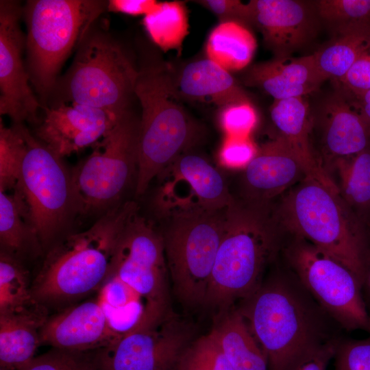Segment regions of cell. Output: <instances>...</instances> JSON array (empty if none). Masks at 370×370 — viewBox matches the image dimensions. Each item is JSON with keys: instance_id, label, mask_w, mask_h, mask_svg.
Listing matches in <instances>:
<instances>
[{"instance_id": "1", "label": "cell", "mask_w": 370, "mask_h": 370, "mask_svg": "<svg viewBox=\"0 0 370 370\" xmlns=\"http://www.w3.org/2000/svg\"><path fill=\"white\" fill-rule=\"evenodd\" d=\"M236 309L265 354L269 370H290L306 354L339 336L333 328L337 324L291 270L271 274Z\"/></svg>"}, {"instance_id": "2", "label": "cell", "mask_w": 370, "mask_h": 370, "mask_svg": "<svg viewBox=\"0 0 370 370\" xmlns=\"http://www.w3.org/2000/svg\"><path fill=\"white\" fill-rule=\"evenodd\" d=\"M136 210L134 201L119 204L88 229L51 247L31 284L34 299L47 307L99 291L109 276L123 231Z\"/></svg>"}, {"instance_id": "3", "label": "cell", "mask_w": 370, "mask_h": 370, "mask_svg": "<svg viewBox=\"0 0 370 370\" xmlns=\"http://www.w3.org/2000/svg\"><path fill=\"white\" fill-rule=\"evenodd\" d=\"M269 212L267 201L245 198H234L227 208L204 306L223 313L260 286L280 246Z\"/></svg>"}, {"instance_id": "4", "label": "cell", "mask_w": 370, "mask_h": 370, "mask_svg": "<svg viewBox=\"0 0 370 370\" xmlns=\"http://www.w3.org/2000/svg\"><path fill=\"white\" fill-rule=\"evenodd\" d=\"M175 77L165 63L149 60L138 69L134 96L141 106L138 122L136 196L195 140L197 129L179 102Z\"/></svg>"}, {"instance_id": "5", "label": "cell", "mask_w": 370, "mask_h": 370, "mask_svg": "<svg viewBox=\"0 0 370 370\" xmlns=\"http://www.w3.org/2000/svg\"><path fill=\"white\" fill-rule=\"evenodd\" d=\"M281 214L295 234L347 268L363 286L370 258L367 226L339 197L338 189L305 176Z\"/></svg>"}, {"instance_id": "6", "label": "cell", "mask_w": 370, "mask_h": 370, "mask_svg": "<svg viewBox=\"0 0 370 370\" xmlns=\"http://www.w3.org/2000/svg\"><path fill=\"white\" fill-rule=\"evenodd\" d=\"M99 0H31L23 8L27 26V71L37 92L47 99L68 56L107 10Z\"/></svg>"}, {"instance_id": "7", "label": "cell", "mask_w": 370, "mask_h": 370, "mask_svg": "<svg viewBox=\"0 0 370 370\" xmlns=\"http://www.w3.org/2000/svg\"><path fill=\"white\" fill-rule=\"evenodd\" d=\"M227 208L161 217L160 233L172 288L186 306H204Z\"/></svg>"}, {"instance_id": "8", "label": "cell", "mask_w": 370, "mask_h": 370, "mask_svg": "<svg viewBox=\"0 0 370 370\" xmlns=\"http://www.w3.org/2000/svg\"><path fill=\"white\" fill-rule=\"evenodd\" d=\"M138 69L123 48L103 33L90 32L74 61L57 82L62 101H69L119 115L129 112Z\"/></svg>"}, {"instance_id": "9", "label": "cell", "mask_w": 370, "mask_h": 370, "mask_svg": "<svg viewBox=\"0 0 370 370\" xmlns=\"http://www.w3.org/2000/svg\"><path fill=\"white\" fill-rule=\"evenodd\" d=\"M138 134V123L127 112L71 172L75 213L106 212L119 204L136 179Z\"/></svg>"}, {"instance_id": "10", "label": "cell", "mask_w": 370, "mask_h": 370, "mask_svg": "<svg viewBox=\"0 0 370 370\" xmlns=\"http://www.w3.org/2000/svg\"><path fill=\"white\" fill-rule=\"evenodd\" d=\"M26 151L14 189L43 249L75 213L71 173L56 155L25 127Z\"/></svg>"}, {"instance_id": "11", "label": "cell", "mask_w": 370, "mask_h": 370, "mask_svg": "<svg viewBox=\"0 0 370 370\" xmlns=\"http://www.w3.org/2000/svg\"><path fill=\"white\" fill-rule=\"evenodd\" d=\"M284 254L290 270L338 326L370 334L362 286L347 268L297 236L285 248Z\"/></svg>"}, {"instance_id": "12", "label": "cell", "mask_w": 370, "mask_h": 370, "mask_svg": "<svg viewBox=\"0 0 370 370\" xmlns=\"http://www.w3.org/2000/svg\"><path fill=\"white\" fill-rule=\"evenodd\" d=\"M168 273L160 231L137 210L121 236L109 275L117 278L144 299L149 325L171 312Z\"/></svg>"}, {"instance_id": "13", "label": "cell", "mask_w": 370, "mask_h": 370, "mask_svg": "<svg viewBox=\"0 0 370 370\" xmlns=\"http://www.w3.org/2000/svg\"><path fill=\"white\" fill-rule=\"evenodd\" d=\"M154 206L160 217L225 209L233 201L223 174L203 156L185 152L158 176Z\"/></svg>"}, {"instance_id": "14", "label": "cell", "mask_w": 370, "mask_h": 370, "mask_svg": "<svg viewBox=\"0 0 370 370\" xmlns=\"http://www.w3.org/2000/svg\"><path fill=\"white\" fill-rule=\"evenodd\" d=\"M193 340L192 328L171 312L158 324L132 330L100 349L99 370H171Z\"/></svg>"}, {"instance_id": "15", "label": "cell", "mask_w": 370, "mask_h": 370, "mask_svg": "<svg viewBox=\"0 0 370 370\" xmlns=\"http://www.w3.org/2000/svg\"><path fill=\"white\" fill-rule=\"evenodd\" d=\"M23 8L13 0L0 1V114L14 124L39 122L41 105L32 91L23 52L25 36L21 29Z\"/></svg>"}, {"instance_id": "16", "label": "cell", "mask_w": 370, "mask_h": 370, "mask_svg": "<svg viewBox=\"0 0 370 370\" xmlns=\"http://www.w3.org/2000/svg\"><path fill=\"white\" fill-rule=\"evenodd\" d=\"M124 114L75 103H58L45 108L36 137L62 158L92 146Z\"/></svg>"}, {"instance_id": "17", "label": "cell", "mask_w": 370, "mask_h": 370, "mask_svg": "<svg viewBox=\"0 0 370 370\" xmlns=\"http://www.w3.org/2000/svg\"><path fill=\"white\" fill-rule=\"evenodd\" d=\"M247 4L248 23L260 30L275 59H286L312 38L314 6L296 0H252Z\"/></svg>"}, {"instance_id": "18", "label": "cell", "mask_w": 370, "mask_h": 370, "mask_svg": "<svg viewBox=\"0 0 370 370\" xmlns=\"http://www.w3.org/2000/svg\"><path fill=\"white\" fill-rule=\"evenodd\" d=\"M120 337L111 328L97 298L48 317L40 330L42 343L79 352L100 350Z\"/></svg>"}, {"instance_id": "19", "label": "cell", "mask_w": 370, "mask_h": 370, "mask_svg": "<svg viewBox=\"0 0 370 370\" xmlns=\"http://www.w3.org/2000/svg\"><path fill=\"white\" fill-rule=\"evenodd\" d=\"M306 176L300 160L280 137L264 144L245 168V199L267 201Z\"/></svg>"}, {"instance_id": "20", "label": "cell", "mask_w": 370, "mask_h": 370, "mask_svg": "<svg viewBox=\"0 0 370 370\" xmlns=\"http://www.w3.org/2000/svg\"><path fill=\"white\" fill-rule=\"evenodd\" d=\"M245 82L263 90L274 100L304 97L325 80L319 73L313 54L293 60H278L251 66Z\"/></svg>"}, {"instance_id": "21", "label": "cell", "mask_w": 370, "mask_h": 370, "mask_svg": "<svg viewBox=\"0 0 370 370\" xmlns=\"http://www.w3.org/2000/svg\"><path fill=\"white\" fill-rule=\"evenodd\" d=\"M47 318V307L38 302L21 310L0 313V367L16 370L35 357Z\"/></svg>"}, {"instance_id": "22", "label": "cell", "mask_w": 370, "mask_h": 370, "mask_svg": "<svg viewBox=\"0 0 370 370\" xmlns=\"http://www.w3.org/2000/svg\"><path fill=\"white\" fill-rule=\"evenodd\" d=\"M271 118L280 136L297 156L306 176L338 189L318 162L310 142L311 120L309 107L303 97L275 100Z\"/></svg>"}, {"instance_id": "23", "label": "cell", "mask_w": 370, "mask_h": 370, "mask_svg": "<svg viewBox=\"0 0 370 370\" xmlns=\"http://www.w3.org/2000/svg\"><path fill=\"white\" fill-rule=\"evenodd\" d=\"M323 107V141L327 155L336 161L370 147V136L358 108L344 95L334 94Z\"/></svg>"}, {"instance_id": "24", "label": "cell", "mask_w": 370, "mask_h": 370, "mask_svg": "<svg viewBox=\"0 0 370 370\" xmlns=\"http://www.w3.org/2000/svg\"><path fill=\"white\" fill-rule=\"evenodd\" d=\"M179 95L208 99L222 107L249 99L230 72L208 58L188 64L175 77Z\"/></svg>"}, {"instance_id": "25", "label": "cell", "mask_w": 370, "mask_h": 370, "mask_svg": "<svg viewBox=\"0 0 370 370\" xmlns=\"http://www.w3.org/2000/svg\"><path fill=\"white\" fill-rule=\"evenodd\" d=\"M211 332L234 370H269L265 354L236 308L221 313Z\"/></svg>"}, {"instance_id": "26", "label": "cell", "mask_w": 370, "mask_h": 370, "mask_svg": "<svg viewBox=\"0 0 370 370\" xmlns=\"http://www.w3.org/2000/svg\"><path fill=\"white\" fill-rule=\"evenodd\" d=\"M1 251L21 260L36 256L43 247L29 221L21 197L14 190L12 195L0 191Z\"/></svg>"}, {"instance_id": "27", "label": "cell", "mask_w": 370, "mask_h": 370, "mask_svg": "<svg viewBox=\"0 0 370 370\" xmlns=\"http://www.w3.org/2000/svg\"><path fill=\"white\" fill-rule=\"evenodd\" d=\"M99 300L109 323L121 337L139 328H149L144 299L117 278L109 275L98 291Z\"/></svg>"}, {"instance_id": "28", "label": "cell", "mask_w": 370, "mask_h": 370, "mask_svg": "<svg viewBox=\"0 0 370 370\" xmlns=\"http://www.w3.org/2000/svg\"><path fill=\"white\" fill-rule=\"evenodd\" d=\"M256 49L253 34L243 24L224 21L210 32L206 45L207 58L227 71L245 68Z\"/></svg>"}, {"instance_id": "29", "label": "cell", "mask_w": 370, "mask_h": 370, "mask_svg": "<svg viewBox=\"0 0 370 370\" xmlns=\"http://www.w3.org/2000/svg\"><path fill=\"white\" fill-rule=\"evenodd\" d=\"M335 162L344 201L362 223L370 225V147Z\"/></svg>"}, {"instance_id": "30", "label": "cell", "mask_w": 370, "mask_h": 370, "mask_svg": "<svg viewBox=\"0 0 370 370\" xmlns=\"http://www.w3.org/2000/svg\"><path fill=\"white\" fill-rule=\"evenodd\" d=\"M143 25L151 40L164 51L178 50L188 34V16L181 1L160 2L144 16Z\"/></svg>"}, {"instance_id": "31", "label": "cell", "mask_w": 370, "mask_h": 370, "mask_svg": "<svg viewBox=\"0 0 370 370\" xmlns=\"http://www.w3.org/2000/svg\"><path fill=\"white\" fill-rule=\"evenodd\" d=\"M370 48V35L359 33L337 34L313 53L317 67L326 80L340 81L356 60Z\"/></svg>"}, {"instance_id": "32", "label": "cell", "mask_w": 370, "mask_h": 370, "mask_svg": "<svg viewBox=\"0 0 370 370\" xmlns=\"http://www.w3.org/2000/svg\"><path fill=\"white\" fill-rule=\"evenodd\" d=\"M313 4L318 17L337 34L370 35V0H319Z\"/></svg>"}, {"instance_id": "33", "label": "cell", "mask_w": 370, "mask_h": 370, "mask_svg": "<svg viewBox=\"0 0 370 370\" xmlns=\"http://www.w3.org/2000/svg\"><path fill=\"white\" fill-rule=\"evenodd\" d=\"M37 303L31 292L29 273L20 259L0 252V313L25 309Z\"/></svg>"}, {"instance_id": "34", "label": "cell", "mask_w": 370, "mask_h": 370, "mask_svg": "<svg viewBox=\"0 0 370 370\" xmlns=\"http://www.w3.org/2000/svg\"><path fill=\"white\" fill-rule=\"evenodd\" d=\"M25 127L22 124L5 127L0 121V191L14 189L26 151Z\"/></svg>"}, {"instance_id": "35", "label": "cell", "mask_w": 370, "mask_h": 370, "mask_svg": "<svg viewBox=\"0 0 370 370\" xmlns=\"http://www.w3.org/2000/svg\"><path fill=\"white\" fill-rule=\"evenodd\" d=\"M171 370H234L213 334L193 339L182 351Z\"/></svg>"}, {"instance_id": "36", "label": "cell", "mask_w": 370, "mask_h": 370, "mask_svg": "<svg viewBox=\"0 0 370 370\" xmlns=\"http://www.w3.org/2000/svg\"><path fill=\"white\" fill-rule=\"evenodd\" d=\"M16 370H99V365L97 355L92 356L88 352L53 347Z\"/></svg>"}, {"instance_id": "37", "label": "cell", "mask_w": 370, "mask_h": 370, "mask_svg": "<svg viewBox=\"0 0 370 370\" xmlns=\"http://www.w3.org/2000/svg\"><path fill=\"white\" fill-rule=\"evenodd\" d=\"M219 121L227 136L246 137L256 127L258 116L251 103L245 101L222 107Z\"/></svg>"}, {"instance_id": "38", "label": "cell", "mask_w": 370, "mask_h": 370, "mask_svg": "<svg viewBox=\"0 0 370 370\" xmlns=\"http://www.w3.org/2000/svg\"><path fill=\"white\" fill-rule=\"evenodd\" d=\"M333 359L334 370H370V335L364 339L340 336Z\"/></svg>"}, {"instance_id": "39", "label": "cell", "mask_w": 370, "mask_h": 370, "mask_svg": "<svg viewBox=\"0 0 370 370\" xmlns=\"http://www.w3.org/2000/svg\"><path fill=\"white\" fill-rule=\"evenodd\" d=\"M258 150L249 136H226L219 151V160L229 169L245 168Z\"/></svg>"}, {"instance_id": "40", "label": "cell", "mask_w": 370, "mask_h": 370, "mask_svg": "<svg viewBox=\"0 0 370 370\" xmlns=\"http://www.w3.org/2000/svg\"><path fill=\"white\" fill-rule=\"evenodd\" d=\"M339 82L356 98L370 90V48L356 60Z\"/></svg>"}, {"instance_id": "41", "label": "cell", "mask_w": 370, "mask_h": 370, "mask_svg": "<svg viewBox=\"0 0 370 370\" xmlns=\"http://www.w3.org/2000/svg\"><path fill=\"white\" fill-rule=\"evenodd\" d=\"M206 9L214 14L221 22L235 21L248 23L247 4L237 0H201L197 1Z\"/></svg>"}, {"instance_id": "42", "label": "cell", "mask_w": 370, "mask_h": 370, "mask_svg": "<svg viewBox=\"0 0 370 370\" xmlns=\"http://www.w3.org/2000/svg\"><path fill=\"white\" fill-rule=\"evenodd\" d=\"M155 0H110L107 10L132 16H144L154 12L159 5Z\"/></svg>"}, {"instance_id": "43", "label": "cell", "mask_w": 370, "mask_h": 370, "mask_svg": "<svg viewBox=\"0 0 370 370\" xmlns=\"http://www.w3.org/2000/svg\"><path fill=\"white\" fill-rule=\"evenodd\" d=\"M357 99L358 110L370 136V90Z\"/></svg>"}, {"instance_id": "44", "label": "cell", "mask_w": 370, "mask_h": 370, "mask_svg": "<svg viewBox=\"0 0 370 370\" xmlns=\"http://www.w3.org/2000/svg\"><path fill=\"white\" fill-rule=\"evenodd\" d=\"M365 286L370 294V258L367 265V269L366 271V275L365 278L364 285Z\"/></svg>"}]
</instances>
